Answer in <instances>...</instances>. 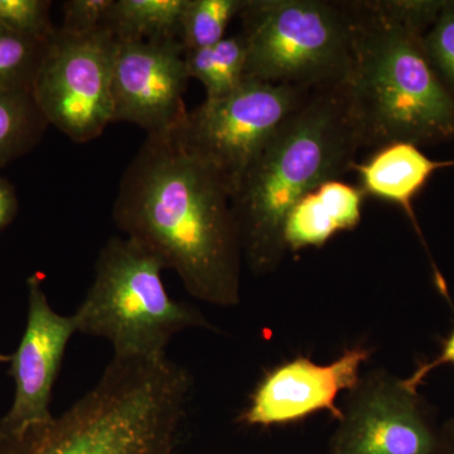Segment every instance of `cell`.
<instances>
[{"label":"cell","mask_w":454,"mask_h":454,"mask_svg":"<svg viewBox=\"0 0 454 454\" xmlns=\"http://www.w3.org/2000/svg\"><path fill=\"white\" fill-rule=\"evenodd\" d=\"M231 199L223 176L172 133L148 136L122 175L113 217L191 295L234 307L243 249Z\"/></svg>","instance_id":"cell-1"},{"label":"cell","mask_w":454,"mask_h":454,"mask_svg":"<svg viewBox=\"0 0 454 454\" xmlns=\"http://www.w3.org/2000/svg\"><path fill=\"white\" fill-rule=\"evenodd\" d=\"M364 149L345 83L313 90L279 125L232 193L243 258L255 276L273 273L286 250L284 225L295 203L340 179Z\"/></svg>","instance_id":"cell-2"},{"label":"cell","mask_w":454,"mask_h":454,"mask_svg":"<svg viewBox=\"0 0 454 454\" xmlns=\"http://www.w3.org/2000/svg\"><path fill=\"white\" fill-rule=\"evenodd\" d=\"M192 379L167 356L114 357L59 417L0 429V454H178Z\"/></svg>","instance_id":"cell-3"},{"label":"cell","mask_w":454,"mask_h":454,"mask_svg":"<svg viewBox=\"0 0 454 454\" xmlns=\"http://www.w3.org/2000/svg\"><path fill=\"white\" fill-rule=\"evenodd\" d=\"M354 9L343 83L364 148L453 140L454 97L426 55L424 33L397 16L390 0H357Z\"/></svg>","instance_id":"cell-4"},{"label":"cell","mask_w":454,"mask_h":454,"mask_svg":"<svg viewBox=\"0 0 454 454\" xmlns=\"http://www.w3.org/2000/svg\"><path fill=\"white\" fill-rule=\"evenodd\" d=\"M164 267L129 238L114 236L95 264V279L74 312L77 333L109 340L114 357H158L175 334L212 328L195 307L173 300Z\"/></svg>","instance_id":"cell-5"},{"label":"cell","mask_w":454,"mask_h":454,"mask_svg":"<svg viewBox=\"0 0 454 454\" xmlns=\"http://www.w3.org/2000/svg\"><path fill=\"white\" fill-rule=\"evenodd\" d=\"M244 79L313 90L345 82L351 62L354 2L245 0Z\"/></svg>","instance_id":"cell-6"},{"label":"cell","mask_w":454,"mask_h":454,"mask_svg":"<svg viewBox=\"0 0 454 454\" xmlns=\"http://www.w3.org/2000/svg\"><path fill=\"white\" fill-rule=\"evenodd\" d=\"M309 92L244 79L225 97L206 98L170 133L210 163L234 193L262 146Z\"/></svg>","instance_id":"cell-7"},{"label":"cell","mask_w":454,"mask_h":454,"mask_svg":"<svg viewBox=\"0 0 454 454\" xmlns=\"http://www.w3.org/2000/svg\"><path fill=\"white\" fill-rule=\"evenodd\" d=\"M118 41L103 28L86 35L57 29L32 95L50 125L76 143L98 138L114 121L113 73Z\"/></svg>","instance_id":"cell-8"},{"label":"cell","mask_w":454,"mask_h":454,"mask_svg":"<svg viewBox=\"0 0 454 454\" xmlns=\"http://www.w3.org/2000/svg\"><path fill=\"white\" fill-rule=\"evenodd\" d=\"M328 454H446L442 430L418 391L372 372L349 393Z\"/></svg>","instance_id":"cell-9"},{"label":"cell","mask_w":454,"mask_h":454,"mask_svg":"<svg viewBox=\"0 0 454 454\" xmlns=\"http://www.w3.org/2000/svg\"><path fill=\"white\" fill-rule=\"evenodd\" d=\"M188 80L186 50L181 41L118 42L113 122H131L148 136L170 133L187 115Z\"/></svg>","instance_id":"cell-10"},{"label":"cell","mask_w":454,"mask_h":454,"mask_svg":"<svg viewBox=\"0 0 454 454\" xmlns=\"http://www.w3.org/2000/svg\"><path fill=\"white\" fill-rule=\"evenodd\" d=\"M370 356L372 349L358 345L325 365L303 356L286 361L265 373L239 422L270 428L301 422L319 411L339 420L342 409L336 404L337 397L357 387L361 367Z\"/></svg>","instance_id":"cell-11"},{"label":"cell","mask_w":454,"mask_h":454,"mask_svg":"<svg viewBox=\"0 0 454 454\" xmlns=\"http://www.w3.org/2000/svg\"><path fill=\"white\" fill-rule=\"evenodd\" d=\"M28 318L9 375L16 382V396L0 429L20 430L53 418L50 411L53 385L61 369L67 343L77 333L74 317L59 315L50 306L40 274L29 277Z\"/></svg>","instance_id":"cell-12"},{"label":"cell","mask_w":454,"mask_h":454,"mask_svg":"<svg viewBox=\"0 0 454 454\" xmlns=\"http://www.w3.org/2000/svg\"><path fill=\"white\" fill-rule=\"evenodd\" d=\"M450 167H454V160H434L424 154L420 146L400 142L376 149L370 160L355 164L352 170L357 173L358 186L366 196L394 203L405 212L420 241L427 247L413 201L437 170Z\"/></svg>","instance_id":"cell-13"},{"label":"cell","mask_w":454,"mask_h":454,"mask_svg":"<svg viewBox=\"0 0 454 454\" xmlns=\"http://www.w3.org/2000/svg\"><path fill=\"white\" fill-rule=\"evenodd\" d=\"M366 193L342 179L325 182L295 203L284 225L288 252L322 247L339 232L354 230L363 219Z\"/></svg>","instance_id":"cell-14"},{"label":"cell","mask_w":454,"mask_h":454,"mask_svg":"<svg viewBox=\"0 0 454 454\" xmlns=\"http://www.w3.org/2000/svg\"><path fill=\"white\" fill-rule=\"evenodd\" d=\"M187 0H113L104 28L118 42L179 40Z\"/></svg>","instance_id":"cell-15"},{"label":"cell","mask_w":454,"mask_h":454,"mask_svg":"<svg viewBox=\"0 0 454 454\" xmlns=\"http://www.w3.org/2000/svg\"><path fill=\"white\" fill-rule=\"evenodd\" d=\"M247 55V43L239 33L207 49L186 51L188 74L205 86L207 100L223 98L244 82Z\"/></svg>","instance_id":"cell-16"},{"label":"cell","mask_w":454,"mask_h":454,"mask_svg":"<svg viewBox=\"0 0 454 454\" xmlns=\"http://www.w3.org/2000/svg\"><path fill=\"white\" fill-rule=\"evenodd\" d=\"M49 125L31 91H0V169L37 146Z\"/></svg>","instance_id":"cell-17"},{"label":"cell","mask_w":454,"mask_h":454,"mask_svg":"<svg viewBox=\"0 0 454 454\" xmlns=\"http://www.w3.org/2000/svg\"><path fill=\"white\" fill-rule=\"evenodd\" d=\"M244 4L245 0H187L179 33L184 50L207 49L223 41Z\"/></svg>","instance_id":"cell-18"},{"label":"cell","mask_w":454,"mask_h":454,"mask_svg":"<svg viewBox=\"0 0 454 454\" xmlns=\"http://www.w3.org/2000/svg\"><path fill=\"white\" fill-rule=\"evenodd\" d=\"M50 42L33 40L0 26V91H31Z\"/></svg>","instance_id":"cell-19"},{"label":"cell","mask_w":454,"mask_h":454,"mask_svg":"<svg viewBox=\"0 0 454 454\" xmlns=\"http://www.w3.org/2000/svg\"><path fill=\"white\" fill-rule=\"evenodd\" d=\"M49 0H0V26L9 31L50 42L57 29L51 22Z\"/></svg>","instance_id":"cell-20"},{"label":"cell","mask_w":454,"mask_h":454,"mask_svg":"<svg viewBox=\"0 0 454 454\" xmlns=\"http://www.w3.org/2000/svg\"><path fill=\"white\" fill-rule=\"evenodd\" d=\"M423 49L439 79L454 97V0H446L422 35Z\"/></svg>","instance_id":"cell-21"},{"label":"cell","mask_w":454,"mask_h":454,"mask_svg":"<svg viewBox=\"0 0 454 454\" xmlns=\"http://www.w3.org/2000/svg\"><path fill=\"white\" fill-rule=\"evenodd\" d=\"M113 0H66L62 3L61 31L74 35H91L104 28Z\"/></svg>","instance_id":"cell-22"},{"label":"cell","mask_w":454,"mask_h":454,"mask_svg":"<svg viewBox=\"0 0 454 454\" xmlns=\"http://www.w3.org/2000/svg\"><path fill=\"white\" fill-rule=\"evenodd\" d=\"M443 365H454V328L442 343L441 351L438 352L437 356L430 358L429 361L418 366L415 372L403 381L408 389L417 391L418 387L428 378L430 372Z\"/></svg>","instance_id":"cell-23"},{"label":"cell","mask_w":454,"mask_h":454,"mask_svg":"<svg viewBox=\"0 0 454 454\" xmlns=\"http://www.w3.org/2000/svg\"><path fill=\"white\" fill-rule=\"evenodd\" d=\"M18 212V199L13 184L0 176V231L13 221Z\"/></svg>","instance_id":"cell-24"},{"label":"cell","mask_w":454,"mask_h":454,"mask_svg":"<svg viewBox=\"0 0 454 454\" xmlns=\"http://www.w3.org/2000/svg\"><path fill=\"white\" fill-rule=\"evenodd\" d=\"M441 430L446 454H454V419L448 420Z\"/></svg>","instance_id":"cell-25"},{"label":"cell","mask_w":454,"mask_h":454,"mask_svg":"<svg viewBox=\"0 0 454 454\" xmlns=\"http://www.w3.org/2000/svg\"><path fill=\"white\" fill-rule=\"evenodd\" d=\"M11 361V356H4V355H0V364L8 363Z\"/></svg>","instance_id":"cell-26"}]
</instances>
